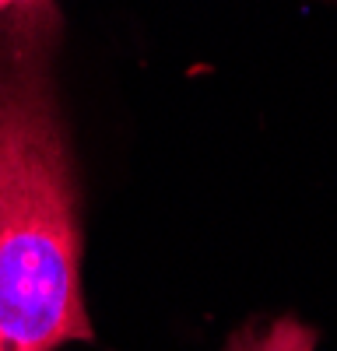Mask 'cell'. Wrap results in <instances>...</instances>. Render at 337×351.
Returning <instances> with one entry per match:
<instances>
[{"label":"cell","instance_id":"cell-2","mask_svg":"<svg viewBox=\"0 0 337 351\" xmlns=\"http://www.w3.org/2000/svg\"><path fill=\"white\" fill-rule=\"evenodd\" d=\"M316 327L295 316H253L236 327L221 351H316Z\"/></svg>","mask_w":337,"mask_h":351},{"label":"cell","instance_id":"cell-1","mask_svg":"<svg viewBox=\"0 0 337 351\" xmlns=\"http://www.w3.org/2000/svg\"><path fill=\"white\" fill-rule=\"evenodd\" d=\"M64 18L53 0L0 11V351L92 341L84 221L56 95Z\"/></svg>","mask_w":337,"mask_h":351},{"label":"cell","instance_id":"cell-3","mask_svg":"<svg viewBox=\"0 0 337 351\" xmlns=\"http://www.w3.org/2000/svg\"><path fill=\"white\" fill-rule=\"evenodd\" d=\"M14 4H21V0H0V11H4V8H14Z\"/></svg>","mask_w":337,"mask_h":351}]
</instances>
